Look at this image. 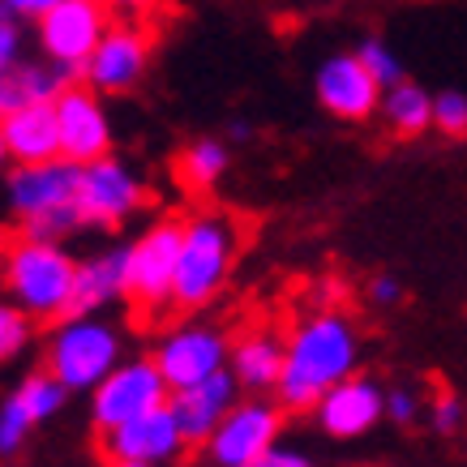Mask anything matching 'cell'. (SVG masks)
Returning <instances> with one entry per match:
<instances>
[{
  "instance_id": "cell-1",
  "label": "cell",
  "mask_w": 467,
  "mask_h": 467,
  "mask_svg": "<svg viewBox=\"0 0 467 467\" xmlns=\"http://www.w3.org/2000/svg\"><path fill=\"white\" fill-rule=\"evenodd\" d=\"M284 378L275 390L284 411H313L330 386L360 368V330L335 305L296 317L284 335Z\"/></svg>"
},
{
  "instance_id": "cell-2",
  "label": "cell",
  "mask_w": 467,
  "mask_h": 467,
  "mask_svg": "<svg viewBox=\"0 0 467 467\" xmlns=\"http://www.w3.org/2000/svg\"><path fill=\"white\" fill-rule=\"evenodd\" d=\"M78 176L82 168L69 159H47V163H14L0 176V198L5 211L22 227V236L35 241H69L82 232L78 211Z\"/></svg>"
},
{
  "instance_id": "cell-3",
  "label": "cell",
  "mask_w": 467,
  "mask_h": 467,
  "mask_svg": "<svg viewBox=\"0 0 467 467\" xmlns=\"http://www.w3.org/2000/svg\"><path fill=\"white\" fill-rule=\"evenodd\" d=\"M73 284H78V257L65 241H35L17 236L0 249V296L35 322L69 317Z\"/></svg>"
},
{
  "instance_id": "cell-4",
  "label": "cell",
  "mask_w": 467,
  "mask_h": 467,
  "mask_svg": "<svg viewBox=\"0 0 467 467\" xmlns=\"http://www.w3.org/2000/svg\"><path fill=\"white\" fill-rule=\"evenodd\" d=\"M241 257V223L227 211H198L184 219L181 266L171 287V309L198 313L223 296Z\"/></svg>"
},
{
  "instance_id": "cell-5",
  "label": "cell",
  "mask_w": 467,
  "mask_h": 467,
  "mask_svg": "<svg viewBox=\"0 0 467 467\" xmlns=\"http://www.w3.org/2000/svg\"><path fill=\"white\" fill-rule=\"evenodd\" d=\"M125 360V326L108 313H69L43 339V368L69 395H90Z\"/></svg>"
},
{
  "instance_id": "cell-6",
  "label": "cell",
  "mask_w": 467,
  "mask_h": 467,
  "mask_svg": "<svg viewBox=\"0 0 467 467\" xmlns=\"http://www.w3.org/2000/svg\"><path fill=\"white\" fill-rule=\"evenodd\" d=\"M284 438V408L279 399L270 403L266 395H244L227 411L219 429L202 441L206 467H254L262 463Z\"/></svg>"
},
{
  "instance_id": "cell-7",
  "label": "cell",
  "mask_w": 467,
  "mask_h": 467,
  "mask_svg": "<svg viewBox=\"0 0 467 467\" xmlns=\"http://www.w3.org/2000/svg\"><path fill=\"white\" fill-rule=\"evenodd\" d=\"M181 241L184 219H155L129 241V305H138V313H163L171 305Z\"/></svg>"
},
{
  "instance_id": "cell-8",
  "label": "cell",
  "mask_w": 467,
  "mask_h": 467,
  "mask_svg": "<svg viewBox=\"0 0 467 467\" xmlns=\"http://www.w3.org/2000/svg\"><path fill=\"white\" fill-rule=\"evenodd\" d=\"M163 403H171V386L163 368L155 365V356H125L90 390V425L95 433H108V429H120L125 420L163 408Z\"/></svg>"
},
{
  "instance_id": "cell-9",
  "label": "cell",
  "mask_w": 467,
  "mask_h": 467,
  "mask_svg": "<svg viewBox=\"0 0 467 467\" xmlns=\"http://www.w3.org/2000/svg\"><path fill=\"white\" fill-rule=\"evenodd\" d=\"M150 189H146L142 171L133 168L120 155H103L95 163H82L78 176V211H82L86 227H99V232H116L125 227L133 214L146 206Z\"/></svg>"
},
{
  "instance_id": "cell-10",
  "label": "cell",
  "mask_w": 467,
  "mask_h": 467,
  "mask_svg": "<svg viewBox=\"0 0 467 467\" xmlns=\"http://www.w3.org/2000/svg\"><path fill=\"white\" fill-rule=\"evenodd\" d=\"M227 360H232L227 330L214 322H198V317L171 326L168 335H159V343H155V365L163 368L171 395L206 382L214 373H223Z\"/></svg>"
},
{
  "instance_id": "cell-11",
  "label": "cell",
  "mask_w": 467,
  "mask_h": 467,
  "mask_svg": "<svg viewBox=\"0 0 467 467\" xmlns=\"http://www.w3.org/2000/svg\"><path fill=\"white\" fill-rule=\"evenodd\" d=\"M112 26V14L103 0H60L52 14H43L35 22V39H39V57L69 69L73 78L82 73L90 52L99 47V39Z\"/></svg>"
},
{
  "instance_id": "cell-12",
  "label": "cell",
  "mask_w": 467,
  "mask_h": 467,
  "mask_svg": "<svg viewBox=\"0 0 467 467\" xmlns=\"http://www.w3.org/2000/svg\"><path fill=\"white\" fill-rule=\"evenodd\" d=\"M150 52H155V39H150V30L142 22H112L108 35L99 39V47L82 65L78 82L99 90L103 99L108 95H129L150 73Z\"/></svg>"
},
{
  "instance_id": "cell-13",
  "label": "cell",
  "mask_w": 467,
  "mask_h": 467,
  "mask_svg": "<svg viewBox=\"0 0 467 467\" xmlns=\"http://www.w3.org/2000/svg\"><path fill=\"white\" fill-rule=\"evenodd\" d=\"M382 82L365 69L356 52H330L313 69V99L330 120L343 125H365L382 108Z\"/></svg>"
},
{
  "instance_id": "cell-14",
  "label": "cell",
  "mask_w": 467,
  "mask_h": 467,
  "mask_svg": "<svg viewBox=\"0 0 467 467\" xmlns=\"http://www.w3.org/2000/svg\"><path fill=\"white\" fill-rule=\"evenodd\" d=\"M189 446H193V441L184 438V429H181V420H176L171 403H163V408H155V411H142V416L125 420L120 429L99 433V454L108 463L171 467L189 454Z\"/></svg>"
},
{
  "instance_id": "cell-15",
  "label": "cell",
  "mask_w": 467,
  "mask_h": 467,
  "mask_svg": "<svg viewBox=\"0 0 467 467\" xmlns=\"http://www.w3.org/2000/svg\"><path fill=\"white\" fill-rule=\"evenodd\" d=\"M57 125H60V159L69 163H95V159L112 155V112L103 103L99 90L86 82H69L57 95Z\"/></svg>"
},
{
  "instance_id": "cell-16",
  "label": "cell",
  "mask_w": 467,
  "mask_h": 467,
  "mask_svg": "<svg viewBox=\"0 0 467 467\" xmlns=\"http://www.w3.org/2000/svg\"><path fill=\"white\" fill-rule=\"evenodd\" d=\"M317 416V429L335 441H356L373 433V429L386 420V386L365 378V373H352L343 378L339 386H330L322 395V403L313 408Z\"/></svg>"
},
{
  "instance_id": "cell-17",
  "label": "cell",
  "mask_w": 467,
  "mask_h": 467,
  "mask_svg": "<svg viewBox=\"0 0 467 467\" xmlns=\"http://www.w3.org/2000/svg\"><path fill=\"white\" fill-rule=\"evenodd\" d=\"M120 300H129V241L103 244L90 257H78L69 313H108Z\"/></svg>"
},
{
  "instance_id": "cell-18",
  "label": "cell",
  "mask_w": 467,
  "mask_h": 467,
  "mask_svg": "<svg viewBox=\"0 0 467 467\" xmlns=\"http://www.w3.org/2000/svg\"><path fill=\"white\" fill-rule=\"evenodd\" d=\"M241 399H244L241 382L232 378V368H223V373H214V378L189 386V390H176V395H171V411H176V420H181L184 438L193 441V446H202Z\"/></svg>"
},
{
  "instance_id": "cell-19",
  "label": "cell",
  "mask_w": 467,
  "mask_h": 467,
  "mask_svg": "<svg viewBox=\"0 0 467 467\" xmlns=\"http://www.w3.org/2000/svg\"><path fill=\"white\" fill-rule=\"evenodd\" d=\"M284 339L266 330V326H254L232 339V378L241 382L244 395H275L279 390V378H284Z\"/></svg>"
},
{
  "instance_id": "cell-20",
  "label": "cell",
  "mask_w": 467,
  "mask_h": 467,
  "mask_svg": "<svg viewBox=\"0 0 467 467\" xmlns=\"http://www.w3.org/2000/svg\"><path fill=\"white\" fill-rule=\"evenodd\" d=\"M5 142L14 163H47L60 159V125L57 103H30L5 116Z\"/></svg>"
},
{
  "instance_id": "cell-21",
  "label": "cell",
  "mask_w": 467,
  "mask_h": 467,
  "mask_svg": "<svg viewBox=\"0 0 467 467\" xmlns=\"http://www.w3.org/2000/svg\"><path fill=\"white\" fill-rule=\"evenodd\" d=\"M73 73L52 60H22L9 73H0V120L30 103H57V95L69 86Z\"/></svg>"
},
{
  "instance_id": "cell-22",
  "label": "cell",
  "mask_w": 467,
  "mask_h": 467,
  "mask_svg": "<svg viewBox=\"0 0 467 467\" xmlns=\"http://www.w3.org/2000/svg\"><path fill=\"white\" fill-rule=\"evenodd\" d=\"M378 116L386 120V129H390L395 138H420V133L433 129V95H429L420 82L403 78V82L390 86L382 95Z\"/></svg>"
},
{
  "instance_id": "cell-23",
  "label": "cell",
  "mask_w": 467,
  "mask_h": 467,
  "mask_svg": "<svg viewBox=\"0 0 467 467\" xmlns=\"http://www.w3.org/2000/svg\"><path fill=\"white\" fill-rule=\"evenodd\" d=\"M227 168H232V142H223V138H193L176 159V176L193 193L214 189L227 176Z\"/></svg>"
},
{
  "instance_id": "cell-24",
  "label": "cell",
  "mask_w": 467,
  "mask_h": 467,
  "mask_svg": "<svg viewBox=\"0 0 467 467\" xmlns=\"http://www.w3.org/2000/svg\"><path fill=\"white\" fill-rule=\"evenodd\" d=\"M39 429L35 420V411L17 399V390L0 399V459H9V454H22V446L30 441V433Z\"/></svg>"
},
{
  "instance_id": "cell-25",
  "label": "cell",
  "mask_w": 467,
  "mask_h": 467,
  "mask_svg": "<svg viewBox=\"0 0 467 467\" xmlns=\"http://www.w3.org/2000/svg\"><path fill=\"white\" fill-rule=\"evenodd\" d=\"M30 339H35V317H26L14 300L0 296V365L17 360L30 348Z\"/></svg>"
},
{
  "instance_id": "cell-26",
  "label": "cell",
  "mask_w": 467,
  "mask_h": 467,
  "mask_svg": "<svg viewBox=\"0 0 467 467\" xmlns=\"http://www.w3.org/2000/svg\"><path fill=\"white\" fill-rule=\"evenodd\" d=\"M356 57L365 60V69L382 82V90H390V86H399L403 78H408V65H403V57H399L395 47L386 39H360V47H356Z\"/></svg>"
},
{
  "instance_id": "cell-27",
  "label": "cell",
  "mask_w": 467,
  "mask_h": 467,
  "mask_svg": "<svg viewBox=\"0 0 467 467\" xmlns=\"http://www.w3.org/2000/svg\"><path fill=\"white\" fill-rule=\"evenodd\" d=\"M433 129L451 142L467 138V95L463 90H438L433 95Z\"/></svg>"
},
{
  "instance_id": "cell-28",
  "label": "cell",
  "mask_w": 467,
  "mask_h": 467,
  "mask_svg": "<svg viewBox=\"0 0 467 467\" xmlns=\"http://www.w3.org/2000/svg\"><path fill=\"white\" fill-rule=\"evenodd\" d=\"M429 425H433V433H441V438H459L467 429V403L459 395H451V390H441V395L429 403Z\"/></svg>"
},
{
  "instance_id": "cell-29",
  "label": "cell",
  "mask_w": 467,
  "mask_h": 467,
  "mask_svg": "<svg viewBox=\"0 0 467 467\" xmlns=\"http://www.w3.org/2000/svg\"><path fill=\"white\" fill-rule=\"evenodd\" d=\"M425 416V399L416 386H390L386 390V420L399 429H411L416 420Z\"/></svg>"
},
{
  "instance_id": "cell-30",
  "label": "cell",
  "mask_w": 467,
  "mask_h": 467,
  "mask_svg": "<svg viewBox=\"0 0 467 467\" xmlns=\"http://www.w3.org/2000/svg\"><path fill=\"white\" fill-rule=\"evenodd\" d=\"M22 26L26 22H17V17H9L5 9H0V73H9L14 65H22L26 60V35H22Z\"/></svg>"
},
{
  "instance_id": "cell-31",
  "label": "cell",
  "mask_w": 467,
  "mask_h": 467,
  "mask_svg": "<svg viewBox=\"0 0 467 467\" xmlns=\"http://www.w3.org/2000/svg\"><path fill=\"white\" fill-rule=\"evenodd\" d=\"M365 292H368V300H373L378 309H390V305L403 300V284H399V275H373Z\"/></svg>"
},
{
  "instance_id": "cell-32",
  "label": "cell",
  "mask_w": 467,
  "mask_h": 467,
  "mask_svg": "<svg viewBox=\"0 0 467 467\" xmlns=\"http://www.w3.org/2000/svg\"><path fill=\"white\" fill-rule=\"evenodd\" d=\"M60 0H0V9L9 17H17V22H39L43 14H52Z\"/></svg>"
},
{
  "instance_id": "cell-33",
  "label": "cell",
  "mask_w": 467,
  "mask_h": 467,
  "mask_svg": "<svg viewBox=\"0 0 467 467\" xmlns=\"http://www.w3.org/2000/svg\"><path fill=\"white\" fill-rule=\"evenodd\" d=\"M108 5V14H116L120 22H142L146 14H155L163 0H103Z\"/></svg>"
},
{
  "instance_id": "cell-34",
  "label": "cell",
  "mask_w": 467,
  "mask_h": 467,
  "mask_svg": "<svg viewBox=\"0 0 467 467\" xmlns=\"http://www.w3.org/2000/svg\"><path fill=\"white\" fill-rule=\"evenodd\" d=\"M254 467H317V463H313L305 451H296V446H275V451H270L262 463H254Z\"/></svg>"
},
{
  "instance_id": "cell-35",
  "label": "cell",
  "mask_w": 467,
  "mask_h": 467,
  "mask_svg": "<svg viewBox=\"0 0 467 467\" xmlns=\"http://www.w3.org/2000/svg\"><path fill=\"white\" fill-rule=\"evenodd\" d=\"M249 138H254L249 120H232V125H227V142H249Z\"/></svg>"
},
{
  "instance_id": "cell-36",
  "label": "cell",
  "mask_w": 467,
  "mask_h": 467,
  "mask_svg": "<svg viewBox=\"0 0 467 467\" xmlns=\"http://www.w3.org/2000/svg\"><path fill=\"white\" fill-rule=\"evenodd\" d=\"M14 168V159H9V142H5V120H0V176Z\"/></svg>"
},
{
  "instance_id": "cell-37",
  "label": "cell",
  "mask_w": 467,
  "mask_h": 467,
  "mask_svg": "<svg viewBox=\"0 0 467 467\" xmlns=\"http://www.w3.org/2000/svg\"><path fill=\"white\" fill-rule=\"evenodd\" d=\"M108 467H150V463H108Z\"/></svg>"
}]
</instances>
